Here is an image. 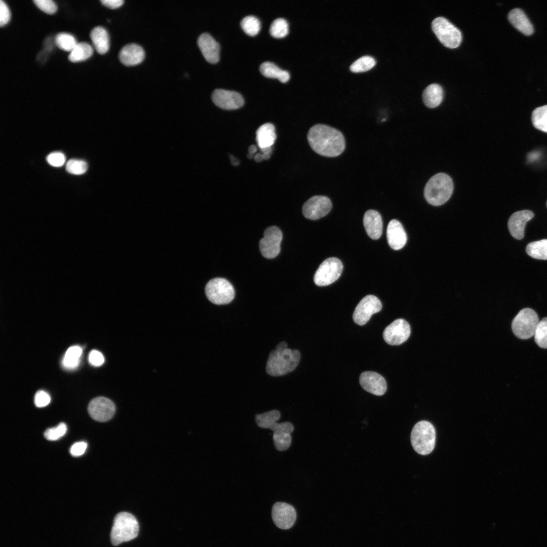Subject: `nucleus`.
I'll return each instance as SVG.
<instances>
[{
    "instance_id": "obj_1",
    "label": "nucleus",
    "mask_w": 547,
    "mask_h": 547,
    "mask_svg": "<svg viewBox=\"0 0 547 547\" xmlns=\"http://www.w3.org/2000/svg\"><path fill=\"white\" fill-rule=\"evenodd\" d=\"M307 140L316 152L327 157L340 155L345 147L343 134L338 130L323 124L312 126L308 132Z\"/></svg>"
},
{
    "instance_id": "obj_2",
    "label": "nucleus",
    "mask_w": 547,
    "mask_h": 547,
    "mask_svg": "<svg viewBox=\"0 0 547 547\" xmlns=\"http://www.w3.org/2000/svg\"><path fill=\"white\" fill-rule=\"evenodd\" d=\"M300 359V353L298 350L287 348V343L282 341L270 353L266 371L272 376L285 375L296 369Z\"/></svg>"
},
{
    "instance_id": "obj_3",
    "label": "nucleus",
    "mask_w": 547,
    "mask_h": 547,
    "mask_svg": "<svg viewBox=\"0 0 547 547\" xmlns=\"http://www.w3.org/2000/svg\"><path fill=\"white\" fill-rule=\"evenodd\" d=\"M453 190L452 179L445 173H439L428 180L424 187V196L429 204L438 206L450 199Z\"/></svg>"
},
{
    "instance_id": "obj_4",
    "label": "nucleus",
    "mask_w": 547,
    "mask_h": 547,
    "mask_svg": "<svg viewBox=\"0 0 547 547\" xmlns=\"http://www.w3.org/2000/svg\"><path fill=\"white\" fill-rule=\"evenodd\" d=\"M139 531V525L136 518L128 512H121L116 515L110 533V540L113 545L136 538Z\"/></svg>"
},
{
    "instance_id": "obj_5",
    "label": "nucleus",
    "mask_w": 547,
    "mask_h": 547,
    "mask_svg": "<svg viewBox=\"0 0 547 547\" xmlns=\"http://www.w3.org/2000/svg\"><path fill=\"white\" fill-rule=\"evenodd\" d=\"M410 438L414 450L421 455H427L434 449L436 431L429 422L420 421L413 426Z\"/></svg>"
},
{
    "instance_id": "obj_6",
    "label": "nucleus",
    "mask_w": 547,
    "mask_h": 547,
    "mask_svg": "<svg viewBox=\"0 0 547 547\" xmlns=\"http://www.w3.org/2000/svg\"><path fill=\"white\" fill-rule=\"evenodd\" d=\"M432 27L438 40L445 47L454 49L460 45L461 31L446 18L443 17L435 18L432 23Z\"/></svg>"
},
{
    "instance_id": "obj_7",
    "label": "nucleus",
    "mask_w": 547,
    "mask_h": 547,
    "mask_svg": "<svg viewBox=\"0 0 547 547\" xmlns=\"http://www.w3.org/2000/svg\"><path fill=\"white\" fill-rule=\"evenodd\" d=\"M539 322L536 312L531 308H525L521 310L513 319L512 330L518 338L528 339L534 335Z\"/></svg>"
},
{
    "instance_id": "obj_8",
    "label": "nucleus",
    "mask_w": 547,
    "mask_h": 547,
    "mask_svg": "<svg viewBox=\"0 0 547 547\" xmlns=\"http://www.w3.org/2000/svg\"><path fill=\"white\" fill-rule=\"evenodd\" d=\"M205 293L207 298L217 305L228 304L235 297L232 285L227 280L221 278L209 281L205 287Z\"/></svg>"
},
{
    "instance_id": "obj_9",
    "label": "nucleus",
    "mask_w": 547,
    "mask_h": 547,
    "mask_svg": "<svg viewBox=\"0 0 547 547\" xmlns=\"http://www.w3.org/2000/svg\"><path fill=\"white\" fill-rule=\"evenodd\" d=\"M343 270L341 261L336 257L325 260L315 272L314 281L318 286L329 285L336 281Z\"/></svg>"
},
{
    "instance_id": "obj_10",
    "label": "nucleus",
    "mask_w": 547,
    "mask_h": 547,
    "mask_svg": "<svg viewBox=\"0 0 547 547\" xmlns=\"http://www.w3.org/2000/svg\"><path fill=\"white\" fill-rule=\"evenodd\" d=\"M282 238V232L278 227L272 226L267 228L259 244L262 255L268 259L277 256L281 250Z\"/></svg>"
},
{
    "instance_id": "obj_11",
    "label": "nucleus",
    "mask_w": 547,
    "mask_h": 547,
    "mask_svg": "<svg viewBox=\"0 0 547 547\" xmlns=\"http://www.w3.org/2000/svg\"><path fill=\"white\" fill-rule=\"evenodd\" d=\"M381 308L382 304L376 296L367 295L357 305L353 315V320L360 326L364 325L372 315L379 312Z\"/></svg>"
},
{
    "instance_id": "obj_12",
    "label": "nucleus",
    "mask_w": 547,
    "mask_h": 547,
    "mask_svg": "<svg viewBox=\"0 0 547 547\" xmlns=\"http://www.w3.org/2000/svg\"><path fill=\"white\" fill-rule=\"evenodd\" d=\"M410 333L409 323L404 319H398L384 329L383 338L389 345H399L408 339Z\"/></svg>"
},
{
    "instance_id": "obj_13",
    "label": "nucleus",
    "mask_w": 547,
    "mask_h": 547,
    "mask_svg": "<svg viewBox=\"0 0 547 547\" xmlns=\"http://www.w3.org/2000/svg\"><path fill=\"white\" fill-rule=\"evenodd\" d=\"M332 208L331 201L324 196H315L309 199L302 207V213L308 219L317 220L326 215Z\"/></svg>"
},
{
    "instance_id": "obj_14",
    "label": "nucleus",
    "mask_w": 547,
    "mask_h": 547,
    "mask_svg": "<svg viewBox=\"0 0 547 547\" xmlns=\"http://www.w3.org/2000/svg\"><path fill=\"white\" fill-rule=\"evenodd\" d=\"M88 410L89 415L93 419L105 422L112 417L115 412V406L110 399L99 397L91 401Z\"/></svg>"
},
{
    "instance_id": "obj_15",
    "label": "nucleus",
    "mask_w": 547,
    "mask_h": 547,
    "mask_svg": "<svg viewBox=\"0 0 547 547\" xmlns=\"http://www.w3.org/2000/svg\"><path fill=\"white\" fill-rule=\"evenodd\" d=\"M272 518L276 525L282 529H288L294 525L296 513L291 505L281 502L275 503L272 508Z\"/></svg>"
},
{
    "instance_id": "obj_16",
    "label": "nucleus",
    "mask_w": 547,
    "mask_h": 547,
    "mask_svg": "<svg viewBox=\"0 0 547 547\" xmlns=\"http://www.w3.org/2000/svg\"><path fill=\"white\" fill-rule=\"evenodd\" d=\"M212 99L216 106L225 110L239 108L244 103L243 97L238 92L222 89H217L213 91Z\"/></svg>"
},
{
    "instance_id": "obj_17",
    "label": "nucleus",
    "mask_w": 547,
    "mask_h": 547,
    "mask_svg": "<svg viewBox=\"0 0 547 547\" xmlns=\"http://www.w3.org/2000/svg\"><path fill=\"white\" fill-rule=\"evenodd\" d=\"M359 381L364 390L376 396L383 395L387 389L385 379L375 372L365 371L362 373Z\"/></svg>"
},
{
    "instance_id": "obj_18",
    "label": "nucleus",
    "mask_w": 547,
    "mask_h": 547,
    "mask_svg": "<svg viewBox=\"0 0 547 547\" xmlns=\"http://www.w3.org/2000/svg\"><path fill=\"white\" fill-rule=\"evenodd\" d=\"M533 216V213L528 210L519 211L513 213L510 217L507 223L511 235L516 239H522L524 237L526 223Z\"/></svg>"
},
{
    "instance_id": "obj_19",
    "label": "nucleus",
    "mask_w": 547,
    "mask_h": 547,
    "mask_svg": "<svg viewBox=\"0 0 547 547\" xmlns=\"http://www.w3.org/2000/svg\"><path fill=\"white\" fill-rule=\"evenodd\" d=\"M198 45L205 59L214 64L219 60V44L208 33L202 34L198 38Z\"/></svg>"
},
{
    "instance_id": "obj_20",
    "label": "nucleus",
    "mask_w": 547,
    "mask_h": 547,
    "mask_svg": "<svg viewBox=\"0 0 547 547\" xmlns=\"http://www.w3.org/2000/svg\"><path fill=\"white\" fill-rule=\"evenodd\" d=\"M386 237L388 245L395 250L402 249L407 242V235L402 224L393 219L388 224Z\"/></svg>"
},
{
    "instance_id": "obj_21",
    "label": "nucleus",
    "mask_w": 547,
    "mask_h": 547,
    "mask_svg": "<svg viewBox=\"0 0 547 547\" xmlns=\"http://www.w3.org/2000/svg\"><path fill=\"white\" fill-rule=\"evenodd\" d=\"M145 57L143 48L136 44H130L124 46L120 51L119 58L124 65L134 66L140 63Z\"/></svg>"
},
{
    "instance_id": "obj_22",
    "label": "nucleus",
    "mask_w": 547,
    "mask_h": 547,
    "mask_svg": "<svg viewBox=\"0 0 547 547\" xmlns=\"http://www.w3.org/2000/svg\"><path fill=\"white\" fill-rule=\"evenodd\" d=\"M363 224L365 230L370 238L377 240L380 237L383 224L381 215L377 211H367L364 215Z\"/></svg>"
},
{
    "instance_id": "obj_23",
    "label": "nucleus",
    "mask_w": 547,
    "mask_h": 547,
    "mask_svg": "<svg viewBox=\"0 0 547 547\" xmlns=\"http://www.w3.org/2000/svg\"><path fill=\"white\" fill-rule=\"evenodd\" d=\"M511 23L522 33L530 35L533 32V27L525 13L520 8L512 9L508 14Z\"/></svg>"
},
{
    "instance_id": "obj_24",
    "label": "nucleus",
    "mask_w": 547,
    "mask_h": 547,
    "mask_svg": "<svg viewBox=\"0 0 547 547\" xmlns=\"http://www.w3.org/2000/svg\"><path fill=\"white\" fill-rule=\"evenodd\" d=\"M275 127L267 123L260 126L256 132V140L260 148L272 147L276 140Z\"/></svg>"
},
{
    "instance_id": "obj_25",
    "label": "nucleus",
    "mask_w": 547,
    "mask_h": 547,
    "mask_svg": "<svg viewBox=\"0 0 547 547\" xmlns=\"http://www.w3.org/2000/svg\"><path fill=\"white\" fill-rule=\"evenodd\" d=\"M90 36L96 51L100 54H105L109 49V38L107 30L102 26L93 28Z\"/></svg>"
},
{
    "instance_id": "obj_26",
    "label": "nucleus",
    "mask_w": 547,
    "mask_h": 547,
    "mask_svg": "<svg viewBox=\"0 0 547 547\" xmlns=\"http://www.w3.org/2000/svg\"><path fill=\"white\" fill-rule=\"evenodd\" d=\"M443 98V90L442 87L438 84H431L423 92V102L428 108H433L439 106Z\"/></svg>"
},
{
    "instance_id": "obj_27",
    "label": "nucleus",
    "mask_w": 547,
    "mask_h": 547,
    "mask_svg": "<svg viewBox=\"0 0 547 547\" xmlns=\"http://www.w3.org/2000/svg\"><path fill=\"white\" fill-rule=\"evenodd\" d=\"M260 71L264 76L272 79H277L281 82L285 83L290 78L289 73L284 70H282L274 63L270 62H264L262 63L259 67Z\"/></svg>"
},
{
    "instance_id": "obj_28",
    "label": "nucleus",
    "mask_w": 547,
    "mask_h": 547,
    "mask_svg": "<svg viewBox=\"0 0 547 547\" xmlns=\"http://www.w3.org/2000/svg\"><path fill=\"white\" fill-rule=\"evenodd\" d=\"M92 47L88 43L82 42L77 43L68 55V60L73 63L87 60L93 54Z\"/></svg>"
},
{
    "instance_id": "obj_29",
    "label": "nucleus",
    "mask_w": 547,
    "mask_h": 547,
    "mask_svg": "<svg viewBox=\"0 0 547 547\" xmlns=\"http://www.w3.org/2000/svg\"><path fill=\"white\" fill-rule=\"evenodd\" d=\"M82 353V349L81 347L77 345L70 347L66 350L62 359V366L67 369L76 368L80 364Z\"/></svg>"
},
{
    "instance_id": "obj_30",
    "label": "nucleus",
    "mask_w": 547,
    "mask_h": 547,
    "mask_svg": "<svg viewBox=\"0 0 547 547\" xmlns=\"http://www.w3.org/2000/svg\"><path fill=\"white\" fill-rule=\"evenodd\" d=\"M526 251L528 255L533 258L547 260V239L529 243L526 246Z\"/></svg>"
},
{
    "instance_id": "obj_31",
    "label": "nucleus",
    "mask_w": 547,
    "mask_h": 547,
    "mask_svg": "<svg viewBox=\"0 0 547 547\" xmlns=\"http://www.w3.org/2000/svg\"><path fill=\"white\" fill-rule=\"evenodd\" d=\"M531 120L536 129L547 133V105L534 109L532 113Z\"/></svg>"
},
{
    "instance_id": "obj_32",
    "label": "nucleus",
    "mask_w": 547,
    "mask_h": 547,
    "mask_svg": "<svg viewBox=\"0 0 547 547\" xmlns=\"http://www.w3.org/2000/svg\"><path fill=\"white\" fill-rule=\"evenodd\" d=\"M281 416L280 412L277 410H271L262 414H258L255 416L257 425L263 428L270 427L278 421Z\"/></svg>"
},
{
    "instance_id": "obj_33",
    "label": "nucleus",
    "mask_w": 547,
    "mask_h": 547,
    "mask_svg": "<svg viewBox=\"0 0 547 547\" xmlns=\"http://www.w3.org/2000/svg\"><path fill=\"white\" fill-rule=\"evenodd\" d=\"M54 42L59 49L70 52L77 43L72 35L66 32L58 33L55 37Z\"/></svg>"
},
{
    "instance_id": "obj_34",
    "label": "nucleus",
    "mask_w": 547,
    "mask_h": 547,
    "mask_svg": "<svg viewBox=\"0 0 547 547\" xmlns=\"http://www.w3.org/2000/svg\"><path fill=\"white\" fill-rule=\"evenodd\" d=\"M241 26L244 32L249 36L257 34L261 28L259 19L254 16H247L241 21Z\"/></svg>"
},
{
    "instance_id": "obj_35",
    "label": "nucleus",
    "mask_w": 547,
    "mask_h": 547,
    "mask_svg": "<svg viewBox=\"0 0 547 547\" xmlns=\"http://www.w3.org/2000/svg\"><path fill=\"white\" fill-rule=\"evenodd\" d=\"M288 32L289 25L285 19L279 18L271 23L269 28V33L272 37L277 38H283L285 37Z\"/></svg>"
},
{
    "instance_id": "obj_36",
    "label": "nucleus",
    "mask_w": 547,
    "mask_h": 547,
    "mask_svg": "<svg viewBox=\"0 0 547 547\" xmlns=\"http://www.w3.org/2000/svg\"><path fill=\"white\" fill-rule=\"evenodd\" d=\"M536 343L543 348H547V317L539 321L534 334Z\"/></svg>"
},
{
    "instance_id": "obj_37",
    "label": "nucleus",
    "mask_w": 547,
    "mask_h": 547,
    "mask_svg": "<svg viewBox=\"0 0 547 547\" xmlns=\"http://www.w3.org/2000/svg\"><path fill=\"white\" fill-rule=\"evenodd\" d=\"M375 64L376 61L373 57L365 56L355 61L350 66V69L354 72H364L373 68Z\"/></svg>"
},
{
    "instance_id": "obj_38",
    "label": "nucleus",
    "mask_w": 547,
    "mask_h": 547,
    "mask_svg": "<svg viewBox=\"0 0 547 547\" xmlns=\"http://www.w3.org/2000/svg\"><path fill=\"white\" fill-rule=\"evenodd\" d=\"M291 434L281 433L273 434L274 444L276 449L280 451L287 450L291 443Z\"/></svg>"
},
{
    "instance_id": "obj_39",
    "label": "nucleus",
    "mask_w": 547,
    "mask_h": 547,
    "mask_svg": "<svg viewBox=\"0 0 547 547\" xmlns=\"http://www.w3.org/2000/svg\"><path fill=\"white\" fill-rule=\"evenodd\" d=\"M67 427L65 423H60L57 426L48 428L44 433V436L49 441L57 440L66 434Z\"/></svg>"
},
{
    "instance_id": "obj_40",
    "label": "nucleus",
    "mask_w": 547,
    "mask_h": 547,
    "mask_svg": "<svg viewBox=\"0 0 547 547\" xmlns=\"http://www.w3.org/2000/svg\"><path fill=\"white\" fill-rule=\"evenodd\" d=\"M87 164L82 160L70 159L66 165V171L75 175L84 174L87 171Z\"/></svg>"
},
{
    "instance_id": "obj_41",
    "label": "nucleus",
    "mask_w": 547,
    "mask_h": 547,
    "mask_svg": "<svg viewBox=\"0 0 547 547\" xmlns=\"http://www.w3.org/2000/svg\"><path fill=\"white\" fill-rule=\"evenodd\" d=\"M33 2L39 9L48 14H53L57 10L56 4L52 0H34Z\"/></svg>"
},
{
    "instance_id": "obj_42",
    "label": "nucleus",
    "mask_w": 547,
    "mask_h": 547,
    "mask_svg": "<svg viewBox=\"0 0 547 547\" xmlns=\"http://www.w3.org/2000/svg\"><path fill=\"white\" fill-rule=\"evenodd\" d=\"M270 429L273 431V434H278L281 433L291 434L294 430V426L289 422H284L280 423L276 422Z\"/></svg>"
},
{
    "instance_id": "obj_43",
    "label": "nucleus",
    "mask_w": 547,
    "mask_h": 547,
    "mask_svg": "<svg viewBox=\"0 0 547 547\" xmlns=\"http://www.w3.org/2000/svg\"><path fill=\"white\" fill-rule=\"evenodd\" d=\"M50 396L44 390H38L34 396V402L37 407H45L50 403Z\"/></svg>"
},
{
    "instance_id": "obj_44",
    "label": "nucleus",
    "mask_w": 547,
    "mask_h": 547,
    "mask_svg": "<svg viewBox=\"0 0 547 547\" xmlns=\"http://www.w3.org/2000/svg\"><path fill=\"white\" fill-rule=\"evenodd\" d=\"M48 163L54 167L62 166L65 160L64 155L60 152H54L50 153L46 158Z\"/></svg>"
},
{
    "instance_id": "obj_45",
    "label": "nucleus",
    "mask_w": 547,
    "mask_h": 547,
    "mask_svg": "<svg viewBox=\"0 0 547 547\" xmlns=\"http://www.w3.org/2000/svg\"><path fill=\"white\" fill-rule=\"evenodd\" d=\"M10 11L7 4L3 1H0V26L3 27L10 21Z\"/></svg>"
},
{
    "instance_id": "obj_46",
    "label": "nucleus",
    "mask_w": 547,
    "mask_h": 547,
    "mask_svg": "<svg viewBox=\"0 0 547 547\" xmlns=\"http://www.w3.org/2000/svg\"><path fill=\"white\" fill-rule=\"evenodd\" d=\"M88 360L91 365L98 367L103 364L104 358L100 351L97 350H92L89 353Z\"/></svg>"
},
{
    "instance_id": "obj_47",
    "label": "nucleus",
    "mask_w": 547,
    "mask_h": 547,
    "mask_svg": "<svg viewBox=\"0 0 547 547\" xmlns=\"http://www.w3.org/2000/svg\"><path fill=\"white\" fill-rule=\"evenodd\" d=\"M87 446V443L85 442H76L70 447V453L73 456H80L85 452Z\"/></svg>"
},
{
    "instance_id": "obj_48",
    "label": "nucleus",
    "mask_w": 547,
    "mask_h": 547,
    "mask_svg": "<svg viewBox=\"0 0 547 547\" xmlns=\"http://www.w3.org/2000/svg\"><path fill=\"white\" fill-rule=\"evenodd\" d=\"M100 2L104 6L112 9L120 7L124 3L123 0H101Z\"/></svg>"
},
{
    "instance_id": "obj_49",
    "label": "nucleus",
    "mask_w": 547,
    "mask_h": 547,
    "mask_svg": "<svg viewBox=\"0 0 547 547\" xmlns=\"http://www.w3.org/2000/svg\"><path fill=\"white\" fill-rule=\"evenodd\" d=\"M270 155L265 154L263 153H257L254 156V159L256 162H260L263 160H267L270 158Z\"/></svg>"
},
{
    "instance_id": "obj_50",
    "label": "nucleus",
    "mask_w": 547,
    "mask_h": 547,
    "mask_svg": "<svg viewBox=\"0 0 547 547\" xmlns=\"http://www.w3.org/2000/svg\"><path fill=\"white\" fill-rule=\"evenodd\" d=\"M260 150L264 154L270 155L272 152V147L260 148Z\"/></svg>"
},
{
    "instance_id": "obj_51",
    "label": "nucleus",
    "mask_w": 547,
    "mask_h": 547,
    "mask_svg": "<svg viewBox=\"0 0 547 547\" xmlns=\"http://www.w3.org/2000/svg\"><path fill=\"white\" fill-rule=\"evenodd\" d=\"M249 154L253 155L257 151V147L254 145H251L248 148Z\"/></svg>"
},
{
    "instance_id": "obj_52",
    "label": "nucleus",
    "mask_w": 547,
    "mask_h": 547,
    "mask_svg": "<svg viewBox=\"0 0 547 547\" xmlns=\"http://www.w3.org/2000/svg\"><path fill=\"white\" fill-rule=\"evenodd\" d=\"M230 159L231 160V162L233 165L236 166L239 165V162L236 159H235L234 157H233L232 155H230Z\"/></svg>"
},
{
    "instance_id": "obj_53",
    "label": "nucleus",
    "mask_w": 547,
    "mask_h": 547,
    "mask_svg": "<svg viewBox=\"0 0 547 547\" xmlns=\"http://www.w3.org/2000/svg\"><path fill=\"white\" fill-rule=\"evenodd\" d=\"M546 206H547V202H546Z\"/></svg>"
}]
</instances>
